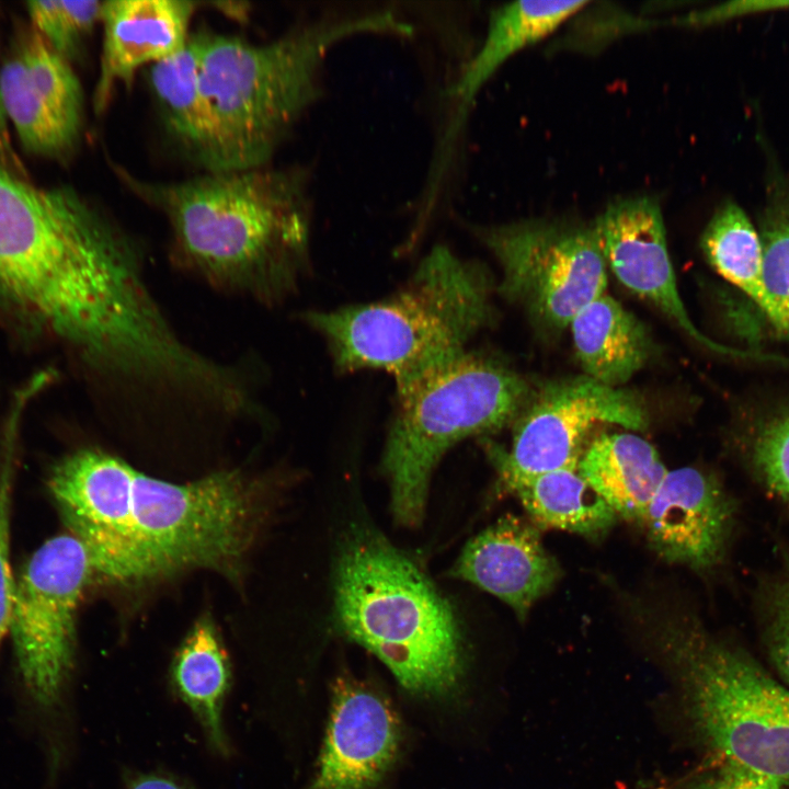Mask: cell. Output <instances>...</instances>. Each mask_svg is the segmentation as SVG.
Masks as SVG:
<instances>
[{"label":"cell","instance_id":"17","mask_svg":"<svg viewBox=\"0 0 789 789\" xmlns=\"http://www.w3.org/2000/svg\"><path fill=\"white\" fill-rule=\"evenodd\" d=\"M451 575L499 597L524 620L560 580L561 568L537 526L508 514L468 541Z\"/></svg>","mask_w":789,"mask_h":789},{"label":"cell","instance_id":"2","mask_svg":"<svg viewBox=\"0 0 789 789\" xmlns=\"http://www.w3.org/2000/svg\"><path fill=\"white\" fill-rule=\"evenodd\" d=\"M48 487L95 572L127 584L196 569L237 579L263 521L260 482L237 469L179 483L82 448Z\"/></svg>","mask_w":789,"mask_h":789},{"label":"cell","instance_id":"26","mask_svg":"<svg viewBox=\"0 0 789 789\" xmlns=\"http://www.w3.org/2000/svg\"><path fill=\"white\" fill-rule=\"evenodd\" d=\"M102 1H28L31 25L60 56L70 61L100 22Z\"/></svg>","mask_w":789,"mask_h":789},{"label":"cell","instance_id":"14","mask_svg":"<svg viewBox=\"0 0 789 789\" xmlns=\"http://www.w3.org/2000/svg\"><path fill=\"white\" fill-rule=\"evenodd\" d=\"M733 519V502L717 478L682 467L667 470L641 526L660 558L704 571L721 561Z\"/></svg>","mask_w":789,"mask_h":789},{"label":"cell","instance_id":"19","mask_svg":"<svg viewBox=\"0 0 789 789\" xmlns=\"http://www.w3.org/2000/svg\"><path fill=\"white\" fill-rule=\"evenodd\" d=\"M569 327L585 376L606 386L629 381L652 354L645 325L606 294L583 307Z\"/></svg>","mask_w":789,"mask_h":789},{"label":"cell","instance_id":"24","mask_svg":"<svg viewBox=\"0 0 789 789\" xmlns=\"http://www.w3.org/2000/svg\"><path fill=\"white\" fill-rule=\"evenodd\" d=\"M700 247L709 264L762 308L759 235L736 203L727 201L713 213L701 233Z\"/></svg>","mask_w":789,"mask_h":789},{"label":"cell","instance_id":"4","mask_svg":"<svg viewBox=\"0 0 789 789\" xmlns=\"http://www.w3.org/2000/svg\"><path fill=\"white\" fill-rule=\"evenodd\" d=\"M392 11L323 18L265 43L199 28L190 35L216 134L217 171L272 164L297 123L322 94L329 50L358 34L411 35Z\"/></svg>","mask_w":789,"mask_h":789},{"label":"cell","instance_id":"25","mask_svg":"<svg viewBox=\"0 0 789 789\" xmlns=\"http://www.w3.org/2000/svg\"><path fill=\"white\" fill-rule=\"evenodd\" d=\"M762 245V311L780 335L789 338V176L769 175L759 217Z\"/></svg>","mask_w":789,"mask_h":789},{"label":"cell","instance_id":"21","mask_svg":"<svg viewBox=\"0 0 789 789\" xmlns=\"http://www.w3.org/2000/svg\"><path fill=\"white\" fill-rule=\"evenodd\" d=\"M148 81L168 135L202 172L215 171V125L190 38L180 52L150 66Z\"/></svg>","mask_w":789,"mask_h":789},{"label":"cell","instance_id":"18","mask_svg":"<svg viewBox=\"0 0 789 789\" xmlns=\"http://www.w3.org/2000/svg\"><path fill=\"white\" fill-rule=\"evenodd\" d=\"M578 471L617 517L641 526L667 469L642 437L603 433L583 451Z\"/></svg>","mask_w":789,"mask_h":789},{"label":"cell","instance_id":"16","mask_svg":"<svg viewBox=\"0 0 789 789\" xmlns=\"http://www.w3.org/2000/svg\"><path fill=\"white\" fill-rule=\"evenodd\" d=\"M197 5L185 0L102 1L103 39L93 94L95 113L105 111L117 84L129 85L140 68L155 65L186 45Z\"/></svg>","mask_w":789,"mask_h":789},{"label":"cell","instance_id":"10","mask_svg":"<svg viewBox=\"0 0 789 789\" xmlns=\"http://www.w3.org/2000/svg\"><path fill=\"white\" fill-rule=\"evenodd\" d=\"M93 573L87 547L68 531L41 545L15 581L9 632L24 688L41 709L62 700L76 659L77 610Z\"/></svg>","mask_w":789,"mask_h":789},{"label":"cell","instance_id":"23","mask_svg":"<svg viewBox=\"0 0 789 789\" xmlns=\"http://www.w3.org/2000/svg\"><path fill=\"white\" fill-rule=\"evenodd\" d=\"M501 482L517 496L533 523L544 528L597 539L606 535L618 518L583 479L578 467Z\"/></svg>","mask_w":789,"mask_h":789},{"label":"cell","instance_id":"1","mask_svg":"<svg viewBox=\"0 0 789 789\" xmlns=\"http://www.w3.org/2000/svg\"><path fill=\"white\" fill-rule=\"evenodd\" d=\"M0 297L115 397L157 381L181 347L136 240L72 187L34 186L1 160Z\"/></svg>","mask_w":789,"mask_h":789},{"label":"cell","instance_id":"6","mask_svg":"<svg viewBox=\"0 0 789 789\" xmlns=\"http://www.w3.org/2000/svg\"><path fill=\"white\" fill-rule=\"evenodd\" d=\"M647 631L676 714L706 761L747 766L789 787V687L675 611L654 617Z\"/></svg>","mask_w":789,"mask_h":789},{"label":"cell","instance_id":"22","mask_svg":"<svg viewBox=\"0 0 789 789\" xmlns=\"http://www.w3.org/2000/svg\"><path fill=\"white\" fill-rule=\"evenodd\" d=\"M586 1H514L493 9L484 42L453 93L467 106L482 85L515 53L553 33Z\"/></svg>","mask_w":789,"mask_h":789},{"label":"cell","instance_id":"20","mask_svg":"<svg viewBox=\"0 0 789 789\" xmlns=\"http://www.w3.org/2000/svg\"><path fill=\"white\" fill-rule=\"evenodd\" d=\"M170 681L191 710L210 748L228 756L224 705L231 686V667L219 632L208 616L197 620L173 658Z\"/></svg>","mask_w":789,"mask_h":789},{"label":"cell","instance_id":"8","mask_svg":"<svg viewBox=\"0 0 789 789\" xmlns=\"http://www.w3.org/2000/svg\"><path fill=\"white\" fill-rule=\"evenodd\" d=\"M533 393L514 369L469 352L398 392L382 459L395 519L418 526L431 474L447 449L516 420Z\"/></svg>","mask_w":789,"mask_h":789},{"label":"cell","instance_id":"7","mask_svg":"<svg viewBox=\"0 0 789 789\" xmlns=\"http://www.w3.org/2000/svg\"><path fill=\"white\" fill-rule=\"evenodd\" d=\"M335 618L405 689L439 697L456 688L462 654L450 605L409 558L368 529L342 546Z\"/></svg>","mask_w":789,"mask_h":789},{"label":"cell","instance_id":"5","mask_svg":"<svg viewBox=\"0 0 789 789\" xmlns=\"http://www.w3.org/2000/svg\"><path fill=\"white\" fill-rule=\"evenodd\" d=\"M493 289L482 263L436 245L390 296L304 317L324 338L336 369L386 370L398 393L466 353L494 319Z\"/></svg>","mask_w":789,"mask_h":789},{"label":"cell","instance_id":"27","mask_svg":"<svg viewBox=\"0 0 789 789\" xmlns=\"http://www.w3.org/2000/svg\"><path fill=\"white\" fill-rule=\"evenodd\" d=\"M751 457L765 485L789 504V404L756 427Z\"/></svg>","mask_w":789,"mask_h":789},{"label":"cell","instance_id":"15","mask_svg":"<svg viewBox=\"0 0 789 789\" xmlns=\"http://www.w3.org/2000/svg\"><path fill=\"white\" fill-rule=\"evenodd\" d=\"M399 741L396 713L381 695L353 679H336L309 789H374L393 764Z\"/></svg>","mask_w":789,"mask_h":789},{"label":"cell","instance_id":"32","mask_svg":"<svg viewBox=\"0 0 789 789\" xmlns=\"http://www.w3.org/2000/svg\"><path fill=\"white\" fill-rule=\"evenodd\" d=\"M126 789H192L182 780L165 773H132L126 779Z\"/></svg>","mask_w":789,"mask_h":789},{"label":"cell","instance_id":"13","mask_svg":"<svg viewBox=\"0 0 789 789\" xmlns=\"http://www.w3.org/2000/svg\"><path fill=\"white\" fill-rule=\"evenodd\" d=\"M607 267L627 289L649 301L685 333L711 351L767 362L768 356L721 345L690 320L679 295L659 201L642 195L616 201L594 224Z\"/></svg>","mask_w":789,"mask_h":789},{"label":"cell","instance_id":"9","mask_svg":"<svg viewBox=\"0 0 789 789\" xmlns=\"http://www.w3.org/2000/svg\"><path fill=\"white\" fill-rule=\"evenodd\" d=\"M474 231L501 266V295L546 332L564 330L605 294L608 267L594 225L524 219Z\"/></svg>","mask_w":789,"mask_h":789},{"label":"cell","instance_id":"33","mask_svg":"<svg viewBox=\"0 0 789 789\" xmlns=\"http://www.w3.org/2000/svg\"><path fill=\"white\" fill-rule=\"evenodd\" d=\"M8 123L0 91V160L5 165L24 175L23 167L11 144Z\"/></svg>","mask_w":789,"mask_h":789},{"label":"cell","instance_id":"28","mask_svg":"<svg viewBox=\"0 0 789 789\" xmlns=\"http://www.w3.org/2000/svg\"><path fill=\"white\" fill-rule=\"evenodd\" d=\"M14 468L8 448L0 466V645L9 632L15 580L10 564V529Z\"/></svg>","mask_w":789,"mask_h":789},{"label":"cell","instance_id":"30","mask_svg":"<svg viewBox=\"0 0 789 789\" xmlns=\"http://www.w3.org/2000/svg\"><path fill=\"white\" fill-rule=\"evenodd\" d=\"M766 622L765 640L769 658L789 686V575L771 594Z\"/></svg>","mask_w":789,"mask_h":789},{"label":"cell","instance_id":"29","mask_svg":"<svg viewBox=\"0 0 789 789\" xmlns=\"http://www.w3.org/2000/svg\"><path fill=\"white\" fill-rule=\"evenodd\" d=\"M774 778L731 762L706 761L668 789H782Z\"/></svg>","mask_w":789,"mask_h":789},{"label":"cell","instance_id":"31","mask_svg":"<svg viewBox=\"0 0 789 789\" xmlns=\"http://www.w3.org/2000/svg\"><path fill=\"white\" fill-rule=\"evenodd\" d=\"M788 1H734L725 2L705 10L694 11L676 20L677 25L682 26H707L727 21L729 19L774 10L779 8H788Z\"/></svg>","mask_w":789,"mask_h":789},{"label":"cell","instance_id":"3","mask_svg":"<svg viewBox=\"0 0 789 789\" xmlns=\"http://www.w3.org/2000/svg\"><path fill=\"white\" fill-rule=\"evenodd\" d=\"M114 173L167 220L174 264L211 289L273 307L307 271L311 209L306 169L270 165L173 182Z\"/></svg>","mask_w":789,"mask_h":789},{"label":"cell","instance_id":"12","mask_svg":"<svg viewBox=\"0 0 789 789\" xmlns=\"http://www.w3.org/2000/svg\"><path fill=\"white\" fill-rule=\"evenodd\" d=\"M7 115L28 152L64 159L81 136L83 92L70 61L55 52L31 25L21 28L0 67Z\"/></svg>","mask_w":789,"mask_h":789},{"label":"cell","instance_id":"11","mask_svg":"<svg viewBox=\"0 0 789 789\" xmlns=\"http://www.w3.org/2000/svg\"><path fill=\"white\" fill-rule=\"evenodd\" d=\"M517 418L511 449L489 446L500 481L578 467L584 439L597 424L643 431L649 422L639 395L585 375L546 384Z\"/></svg>","mask_w":789,"mask_h":789}]
</instances>
